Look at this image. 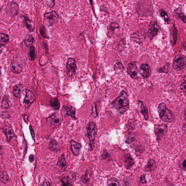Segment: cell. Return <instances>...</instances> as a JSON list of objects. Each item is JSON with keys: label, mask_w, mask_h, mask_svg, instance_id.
Wrapping results in <instances>:
<instances>
[{"label": "cell", "mask_w": 186, "mask_h": 186, "mask_svg": "<svg viewBox=\"0 0 186 186\" xmlns=\"http://www.w3.org/2000/svg\"><path fill=\"white\" fill-rule=\"evenodd\" d=\"M111 105L119 114H125L130 107V101L127 93L122 91L118 97L112 101Z\"/></svg>", "instance_id": "6da1fadb"}, {"label": "cell", "mask_w": 186, "mask_h": 186, "mask_svg": "<svg viewBox=\"0 0 186 186\" xmlns=\"http://www.w3.org/2000/svg\"><path fill=\"white\" fill-rule=\"evenodd\" d=\"M151 1H140L137 4L136 10L141 17H150L152 14L153 8Z\"/></svg>", "instance_id": "7a4b0ae2"}, {"label": "cell", "mask_w": 186, "mask_h": 186, "mask_svg": "<svg viewBox=\"0 0 186 186\" xmlns=\"http://www.w3.org/2000/svg\"><path fill=\"white\" fill-rule=\"evenodd\" d=\"M87 135L89 140V150H93L95 146V140L96 135V125L93 122H90L87 127Z\"/></svg>", "instance_id": "3957f363"}, {"label": "cell", "mask_w": 186, "mask_h": 186, "mask_svg": "<svg viewBox=\"0 0 186 186\" xmlns=\"http://www.w3.org/2000/svg\"><path fill=\"white\" fill-rule=\"evenodd\" d=\"M186 65V56L184 55L179 54L174 57L172 66L174 70L178 72L185 68Z\"/></svg>", "instance_id": "277c9868"}, {"label": "cell", "mask_w": 186, "mask_h": 186, "mask_svg": "<svg viewBox=\"0 0 186 186\" xmlns=\"http://www.w3.org/2000/svg\"><path fill=\"white\" fill-rule=\"evenodd\" d=\"M168 129V126L165 124L156 125L154 127V133L157 141L159 143L165 136Z\"/></svg>", "instance_id": "5b68a950"}, {"label": "cell", "mask_w": 186, "mask_h": 186, "mask_svg": "<svg viewBox=\"0 0 186 186\" xmlns=\"http://www.w3.org/2000/svg\"><path fill=\"white\" fill-rule=\"evenodd\" d=\"M45 24L49 27L52 26L58 21L59 16L55 11L45 13L44 14Z\"/></svg>", "instance_id": "8992f818"}, {"label": "cell", "mask_w": 186, "mask_h": 186, "mask_svg": "<svg viewBox=\"0 0 186 186\" xmlns=\"http://www.w3.org/2000/svg\"><path fill=\"white\" fill-rule=\"evenodd\" d=\"M77 69V66L75 59L72 57H70L68 59L66 64V74L69 77H72L75 75Z\"/></svg>", "instance_id": "52a82bcc"}, {"label": "cell", "mask_w": 186, "mask_h": 186, "mask_svg": "<svg viewBox=\"0 0 186 186\" xmlns=\"http://www.w3.org/2000/svg\"><path fill=\"white\" fill-rule=\"evenodd\" d=\"M159 27L157 23L155 20L151 21L149 24L147 35L151 40L157 35L159 31Z\"/></svg>", "instance_id": "ba28073f"}, {"label": "cell", "mask_w": 186, "mask_h": 186, "mask_svg": "<svg viewBox=\"0 0 186 186\" xmlns=\"http://www.w3.org/2000/svg\"><path fill=\"white\" fill-rule=\"evenodd\" d=\"M24 91L25 93V97L23 103L24 107L26 109H28L35 101V96L33 92L29 89H25Z\"/></svg>", "instance_id": "9c48e42d"}, {"label": "cell", "mask_w": 186, "mask_h": 186, "mask_svg": "<svg viewBox=\"0 0 186 186\" xmlns=\"http://www.w3.org/2000/svg\"><path fill=\"white\" fill-rule=\"evenodd\" d=\"M127 72L130 76L133 79L138 78L139 70L136 65V62H130L127 66Z\"/></svg>", "instance_id": "30bf717a"}, {"label": "cell", "mask_w": 186, "mask_h": 186, "mask_svg": "<svg viewBox=\"0 0 186 186\" xmlns=\"http://www.w3.org/2000/svg\"><path fill=\"white\" fill-rule=\"evenodd\" d=\"M6 10L7 13L9 15L12 17H15L19 13V5L15 2H10L7 6Z\"/></svg>", "instance_id": "8fae6325"}, {"label": "cell", "mask_w": 186, "mask_h": 186, "mask_svg": "<svg viewBox=\"0 0 186 186\" xmlns=\"http://www.w3.org/2000/svg\"><path fill=\"white\" fill-rule=\"evenodd\" d=\"M47 121L54 127H58L61 125L62 121L61 115L58 112H56L47 118Z\"/></svg>", "instance_id": "7c38bea8"}, {"label": "cell", "mask_w": 186, "mask_h": 186, "mask_svg": "<svg viewBox=\"0 0 186 186\" xmlns=\"http://www.w3.org/2000/svg\"><path fill=\"white\" fill-rule=\"evenodd\" d=\"M75 108L69 105H63L61 109V112L64 116L72 117L73 120H76L75 117Z\"/></svg>", "instance_id": "4fadbf2b"}, {"label": "cell", "mask_w": 186, "mask_h": 186, "mask_svg": "<svg viewBox=\"0 0 186 186\" xmlns=\"http://www.w3.org/2000/svg\"><path fill=\"white\" fill-rule=\"evenodd\" d=\"M139 70L140 75L144 78H147L150 77L151 74V68L148 64H142L140 66Z\"/></svg>", "instance_id": "5bb4252c"}, {"label": "cell", "mask_w": 186, "mask_h": 186, "mask_svg": "<svg viewBox=\"0 0 186 186\" xmlns=\"http://www.w3.org/2000/svg\"><path fill=\"white\" fill-rule=\"evenodd\" d=\"M146 34L143 30H139L133 33L131 35L132 40L137 43H141L143 42L146 38Z\"/></svg>", "instance_id": "9a60e30c"}, {"label": "cell", "mask_w": 186, "mask_h": 186, "mask_svg": "<svg viewBox=\"0 0 186 186\" xmlns=\"http://www.w3.org/2000/svg\"><path fill=\"white\" fill-rule=\"evenodd\" d=\"M10 68L11 71L16 74H19L21 73L23 70L22 64L18 59H14L11 62L10 65Z\"/></svg>", "instance_id": "2e32d148"}, {"label": "cell", "mask_w": 186, "mask_h": 186, "mask_svg": "<svg viewBox=\"0 0 186 186\" xmlns=\"http://www.w3.org/2000/svg\"><path fill=\"white\" fill-rule=\"evenodd\" d=\"M120 27L118 23L112 22L107 27V36L109 38H112L113 36L115 30Z\"/></svg>", "instance_id": "e0dca14e"}, {"label": "cell", "mask_w": 186, "mask_h": 186, "mask_svg": "<svg viewBox=\"0 0 186 186\" xmlns=\"http://www.w3.org/2000/svg\"><path fill=\"white\" fill-rule=\"evenodd\" d=\"M138 104L140 111L143 115L145 120H148L149 118L148 110L145 105L144 102L141 100H138Z\"/></svg>", "instance_id": "ac0fdd59"}, {"label": "cell", "mask_w": 186, "mask_h": 186, "mask_svg": "<svg viewBox=\"0 0 186 186\" xmlns=\"http://www.w3.org/2000/svg\"><path fill=\"white\" fill-rule=\"evenodd\" d=\"M3 130L6 135L8 141L10 142L15 136L12 127L10 125H6L3 128Z\"/></svg>", "instance_id": "d6986e66"}, {"label": "cell", "mask_w": 186, "mask_h": 186, "mask_svg": "<svg viewBox=\"0 0 186 186\" xmlns=\"http://www.w3.org/2000/svg\"><path fill=\"white\" fill-rule=\"evenodd\" d=\"M71 147L72 153L76 156L79 155L82 147L81 144L72 140L71 141Z\"/></svg>", "instance_id": "ffe728a7"}, {"label": "cell", "mask_w": 186, "mask_h": 186, "mask_svg": "<svg viewBox=\"0 0 186 186\" xmlns=\"http://www.w3.org/2000/svg\"><path fill=\"white\" fill-rule=\"evenodd\" d=\"M135 164L134 158L129 154H126L125 157V165L126 169H130L132 168Z\"/></svg>", "instance_id": "44dd1931"}, {"label": "cell", "mask_w": 186, "mask_h": 186, "mask_svg": "<svg viewBox=\"0 0 186 186\" xmlns=\"http://www.w3.org/2000/svg\"><path fill=\"white\" fill-rule=\"evenodd\" d=\"M57 165L62 172H65L66 168V164L65 159V156L62 155L59 158Z\"/></svg>", "instance_id": "7402d4cb"}, {"label": "cell", "mask_w": 186, "mask_h": 186, "mask_svg": "<svg viewBox=\"0 0 186 186\" xmlns=\"http://www.w3.org/2000/svg\"><path fill=\"white\" fill-rule=\"evenodd\" d=\"M170 32L171 33V40L170 42L172 46H173L175 45L177 40L178 35V31L175 25H173V27L172 28V30Z\"/></svg>", "instance_id": "603a6c76"}, {"label": "cell", "mask_w": 186, "mask_h": 186, "mask_svg": "<svg viewBox=\"0 0 186 186\" xmlns=\"http://www.w3.org/2000/svg\"><path fill=\"white\" fill-rule=\"evenodd\" d=\"M157 167V163L155 160L152 159L148 160L147 163L145 167L146 172H151L155 170Z\"/></svg>", "instance_id": "cb8c5ba5"}, {"label": "cell", "mask_w": 186, "mask_h": 186, "mask_svg": "<svg viewBox=\"0 0 186 186\" xmlns=\"http://www.w3.org/2000/svg\"><path fill=\"white\" fill-rule=\"evenodd\" d=\"M24 24L27 28L29 29L30 31L33 32L35 29V24L34 22L27 16H24Z\"/></svg>", "instance_id": "d4e9b609"}, {"label": "cell", "mask_w": 186, "mask_h": 186, "mask_svg": "<svg viewBox=\"0 0 186 186\" xmlns=\"http://www.w3.org/2000/svg\"><path fill=\"white\" fill-rule=\"evenodd\" d=\"M9 41V36L4 33H0V47H4Z\"/></svg>", "instance_id": "484cf974"}, {"label": "cell", "mask_w": 186, "mask_h": 186, "mask_svg": "<svg viewBox=\"0 0 186 186\" xmlns=\"http://www.w3.org/2000/svg\"><path fill=\"white\" fill-rule=\"evenodd\" d=\"M22 88V85L20 84L16 85L13 87V93L16 98H21Z\"/></svg>", "instance_id": "4316f807"}, {"label": "cell", "mask_w": 186, "mask_h": 186, "mask_svg": "<svg viewBox=\"0 0 186 186\" xmlns=\"http://www.w3.org/2000/svg\"><path fill=\"white\" fill-rule=\"evenodd\" d=\"M50 107L55 110H58L60 107L59 101L56 98H52L50 100Z\"/></svg>", "instance_id": "83f0119b"}, {"label": "cell", "mask_w": 186, "mask_h": 186, "mask_svg": "<svg viewBox=\"0 0 186 186\" xmlns=\"http://www.w3.org/2000/svg\"><path fill=\"white\" fill-rule=\"evenodd\" d=\"M159 13L160 16L164 20L165 24H169L171 22L170 18L167 15L166 11L164 9H161L159 10Z\"/></svg>", "instance_id": "f1b7e54d"}, {"label": "cell", "mask_w": 186, "mask_h": 186, "mask_svg": "<svg viewBox=\"0 0 186 186\" xmlns=\"http://www.w3.org/2000/svg\"><path fill=\"white\" fill-rule=\"evenodd\" d=\"M34 38L31 35H27L24 40V44L27 47L30 48L33 46L34 42Z\"/></svg>", "instance_id": "f546056e"}, {"label": "cell", "mask_w": 186, "mask_h": 186, "mask_svg": "<svg viewBox=\"0 0 186 186\" xmlns=\"http://www.w3.org/2000/svg\"><path fill=\"white\" fill-rule=\"evenodd\" d=\"M49 148L52 151H56L59 150V146L56 141L52 139L49 144Z\"/></svg>", "instance_id": "4dcf8cb0"}, {"label": "cell", "mask_w": 186, "mask_h": 186, "mask_svg": "<svg viewBox=\"0 0 186 186\" xmlns=\"http://www.w3.org/2000/svg\"><path fill=\"white\" fill-rule=\"evenodd\" d=\"M37 55V50L36 48L32 46L30 48V50L29 54V59L31 61H34L36 59Z\"/></svg>", "instance_id": "1f68e13d"}, {"label": "cell", "mask_w": 186, "mask_h": 186, "mask_svg": "<svg viewBox=\"0 0 186 186\" xmlns=\"http://www.w3.org/2000/svg\"><path fill=\"white\" fill-rule=\"evenodd\" d=\"M114 68L115 72L117 73L123 72L125 70V66L121 61H119L115 64L114 66Z\"/></svg>", "instance_id": "d6a6232c"}, {"label": "cell", "mask_w": 186, "mask_h": 186, "mask_svg": "<svg viewBox=\"0 0 186 186\" xmlns=\"http://www.w3.org/2000/svg\"><path fill=\"white\" fill-rule=\"evenodd\" d=\"M89 180H90V179H89L88 174H86L80 178V183L82 186H88L89 185Z\"/></svg>", "instance_id": "836d02e7"}, {"label": "cell", "mask_w": 186, "mask_h": 186, "mask_svg": "<svg viewBox=\"0 0 186 186\" xmlns=\"http://www.w3.org/2000/svg\"><path fill=\"white\" fill-rule=\"evenodd\" d=\"M107 186H121L120 181L115 178H111L107 181Z\"/></svg>", "instance_id": "e575fe53"}, {"label": "cell", "mask_w": 186, "mask_h": 186, "mask_svg": "<svg viewBox=\"0 0 186 186\" xmlns=\"http://www.w3.org/2000/svg\"><path fill=\"white\" fill-rule=\"evenodd\" d=\"M136 135L134 133L130 132L129 133L126 137L125 143L130 144L132 143L136 139Z\"/></svg>", "instance_id": "d590c367"}, {"label": "cell", "mask_w": 186, "mask_h": 186, "mask_svg": "<svg viewBox=\"0 0 186 186\" xmlns=\"http://www.w3.org/2000/svg\"><path fill=\"white\" fill-rule=\"evenodd\" d=\"M170 68V63H167L162 67L157 69V72L159 73H167L168 72Z\"/></svg>", "instance_id": "8d00e7d4"}, {"label": "cell", "mask_w": 186, "mask_h": 186, "mask_svg": "<svg viewBox=\"0 0 186 186\" xmlns=\"http://www.w3.org/2000/svg\"><path fill=\"white\" fill-rule=\"evenodd\" d=\"M11 106V103L6 96H4L2 101V106L5 109H8Z\"/></svg>", "instance_id": "74e56055"}, {"label": "cell", "mask_w": 186, "mask_h": 186, "mask_svg": "<svg viewBox=\"0 0 186 186\" xmlns=\"http://www.w3.org/2000/svg\"><path fill=\"white\" fill-rule=\"evenodd\" d=\"M174 12V13H175V14L176 17H178V18L180 19L185 24H186V17L184 13L181 12V11H179L178 13L175 11Z\"/></svg>", "instance_id": "f35d334b"}, {"label": "cell", "mask_w": 186, "mask_h": 186, "mask_svg": "<svg viewBox=\"0 0 186 186\" xmlns=\"http://www.w3.org/2000/svg\"><path fill=\"white\" fill-rule=\"evenodd\" d=\"M61 181L63 186H72V180L70 178H64Z\"/></svg>", "instance_id": "ab89813d"}, {"label": "cell", "mask_w": 186, "mask_h": 186, "mask_svg": "<svg viewBox=\"0 0 186 186\" xmlns=\"http://www.w3.org/2000/svg\"><path fill=\"white\" fill-rule=\"evenodd\" d=\"M92 115L93 118H96L98 116L97 109H96V103H93L92 105Z\"/></svg>", "instance_id": "60d3db41"}, {"label": "cell", "mask_w": 186, "mask_h": 186, "mask_svg": "<svg viewBox=\"0 0 186 186\" xmlns=\"http://www.w3.org/2000/svg\"><path fill=\"white\" fill-rule=\"evenodd\" d=\"M40 34L43 37V38H49V36H48L47 33L46 29L45 27L44 26H42L41 27L40 29Z\"/></svg>", "instance_id": "b9f144b4"}, {"label": "cell", "mask_w": 186, "mask_h": 186, "mask_svg": "<svg viewBox=\"0 0 186 186\" xmlns=\"http://www.w3.org/2000/svg\"><path fill=\"white\" fill-rule=\"evenodd\" d=\"M145 150L144 147L142 145L137 146L135 150V152L136 155L138 156L141 155Z\"/></svg>", "instance_id": "7bdbcfd3"}, {"label": "cell", "mask_w": 186, "mask_h": 186, "mask_svg": "<svg viewBox=\"0 0 186 186\" xmlns=\"http://www.w3.org/2000/svg\"><path fill=\"white\" fill-rule=\"evenodd\" d=\"M102 157L103 159L107 161H110L111 160V158L109 153L106 151H103Z\"/></svg>", "instance_id": "ee69618b"}, {"label": "cell", "mask_w": 186, "mask_h": 186, "mask_svg": "<svg viewBox=\"0 0 186 186\" xmlns=\"http://www.w3.org/2000/svg\"><path fill=\"white\" fill-rule=\"evenodd\" d=\"M186 80H185V75H184V82L181 84L180 86V89L183 92L184 95L186 96Z\"/></svg>", "instance_id": "f6af8a7d"}, {"label": "cell", "mask_w": 186, "mask_h": 186, "mask_svg": "<svg viewBox=\"0 0 186 186\" xmlns=\"http://www.w3.org/2000/svg\"><path fill=\"white\" fill-rule=\"evenodd\" d=\"M140 183H143V184H145V183H146L147 181L146 180L145 174H143L141 176V177H140Z\"/></svg>", "instance_id": "bcb514c9"}, {"label": "cell", "mask_w": 186, "mask_h": 186, "mask_svg": "<svg viewBox=\"0 0 186 186\" xmlns=\"http://www.w3.org/2000/svg\"><path fill=\"white\" fill-rule=\"evenodd\" d=\"M47 4L50 8H52L56 4V2L55 1H47Z\"/></svg>", "instance_id": "7dc6e473"}, {"label": "cell", "mask_w": 186, "mask_h": 186, "mask_svg": "<svg viewBox=\"0 0 186 186\" xmlns=\"http://www.w3.org/2000/svg\"><path fill=\"white\" fill-rule=\"evenodd\" d=\"M29 130L30 131L31 134V136L32 138H33V139L34 140V141H35V132H34V130L33 129V127H32L31 125L29 126Z\"/></svg>", "instance_id": "c3c4849f"}, {"label": "cell", "mask_w": 186, "mask_h": 186, "mask_svg": "<svg viewBox=\"0 0 186 186\" xmlns=\"http://www.w3.org/2000/svg\"><path fill=\"white\" fill-rule=\"evenodd\" d=\"M186 159H185L181 163V166H180L181 168H182L183 170L184 171H186Z\"/></svg>", "instance_id": "681fc988"}, {"label": "cell", "mask_w": 186, "mask_h": 186, "mask_svg": "<svg viewBox=\"0 0 186 186\" xmlns=\"http://www.w3.org/2000/svg\"><path fill=\"white\" fill-rule=\"evenodd\" d=\"M40 186H52V185L50 182L48 181H44L42 183Z\"/></svg>", "instance_id": "f907efd6"}, {"label": "cell", "mask_w": 186, "mask_h": 186, "mask_svg": "<svg viewBox=\"0 0 186 186\" xmlns=\"http://www.w3.org/2000/svg\"><path fill=\"white\" fill-rule=\"evenodd\" d=\"M24 120L25 122L28 124L29 122V117L27 115L24 114Z\"/></svg>", "instance_id": "816d5d0a"}, {"label": "cell", "mask_w": 186, "mask_h": 186, "mask_svg": "<svg viewBox=\"0 0 186 186\" xmlns=\"http://www.w3.org/2000/svg\"><path fill=\"white\" fill-rule=\"evenodd\" d=\"M29 160L30 162H32L34 161V156L33 155H31L29 156Z\"/></svg>", "instance_id": "f5cc1de1"}, {"label": "cell", "mask_w": 186, "mask_h": 186, "mask_svg": "<svg viewBox=\"0 0 186 186\" xmlns=\"http://www.w3.org/2000/svg\"><path fill=\"white\" fill-rule=\"evenodd\" d=\"M183 49H184V50H186V42H184V43H183Z\"/></svg>", "instance_id": "db71d44e"}, {"label": "cell", "mask_w": 186, "mask_h": 186, "mask_svg": "<svg viewBox=\"0 0 186 186\" xmlns=\"http://www.w3.org/2000/svg\"><path fill=\"white\" fill-rule=\"evenodd\" d=\"M1 85H0V100H1Z\"/></svg>", "instance_id": "11a10c76"}, {"label": "cell", "mask_w": 186, "mask_h": 186, "mask_svg": "<svg viewBox=\"0 0 186 186\" xmlns=\"http://www.w3.org/2000/svg\"><path fill=\"white\" fill-rule=\"evenodd\" d=\"M2 146L0 145V154L2 153Z\"/></svg>", "instance_id": "9f6ffc18"}, {"label": "cell", "mask_w": 186, "mask_h": 186, "mask_svg": "<svg viewBox=\"0 0 186 186\" xmlns=\"http://www.w3.org/2000/svg\"><path fill=\"white\" fill-rule=\"evenodd\" d=\"M124 184H125V185H124V186H128L127 184V185L126 184V183H125H125H124Z\"/></svg>", "instance_id": "6f0895ef"}, {"label": "cell", "mask_w": 186, "mask_h": 186, "mask_svg": "<svg viewBox=\"0 0 186 186\" xmlns=\"http://www.w3.org/2000/svg\"></svg>", "instance_id": "680465c9"}]
</instances>
